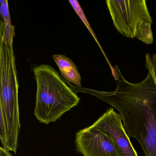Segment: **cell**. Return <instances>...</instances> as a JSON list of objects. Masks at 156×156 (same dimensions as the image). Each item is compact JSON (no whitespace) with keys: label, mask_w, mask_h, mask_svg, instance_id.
Instances as JSON below:
<instances>
[{"label":"cell","mask_w":156,"mask_h":156,"mask_svg":"<svg viewBox=\"0 0 156 156\" xmlns=\"http://www.w3.org/2000/svg\"><path fill=\"white\" fill-rule=\"evenodd\" d=\"M92 94L117 109L128 136L138 141L145 156H156V83L144 80Z\"/></svg>","instance_id":"6da1fadb"},{"label":"cell","mask_w":156,"mask_h":156,"mask_svg":"<svg viewBox=\"0 0 156 156\" xmlns=\"http://www.w3.org/2000/svg\"><path fill=\"white\" fill-rule=\"evenodd\" d=\"M69 2H70V4H71L73 8L74 9L76 12L77 13V15L80 17V19L82 20L83 22L84 23L85 25L86 26L87 28L88 29L89 31L92 34V35L94 36V38L96 40L97 42L98 43V41L97 40L96 37L95 35L94 34L92 29L90 27V25H89V23L87 22L86 18L83 12V11L82 10V9H81L78 2L77 1H75V0H69Z\"/></svg>","instance_id":"ba28073f"},{"label":"cell","mask_w":156,"mask_h":156,"mask_svg":"<svg viewBox=\"0 0 156 156\" xmlns=\"http://www.w3.org/2000/svg\"><path fill=\"white\" fill-rule=\"evenodd\" d=\"M0 156H12L9 151L4 147L0 148Z\"/></svg>","instance_id":"30bf717a"},{"label":"cell","mask_w":156,"mask_h":156,"mask_svg":"<svg viewBox=\"0 0 156 156\" xmlns=\"http://www.w3.org/2000/svg\"><path fill=\"white\" fill-rule=\"evenodd\" d=\"M108 9L118 31L134 39L145 23H152L145 0H107Z\"/></svg>","instance_id":"3957f363"},{"label":"cell","mask_w":156,"mask_h":156,"mask_svg":"<svg viewBox=\"0 0 156 156\" xmlns=\"http://www.w3.org/2000/svg\"><path fill=\"white\" fill-rule=\"evenodd\" d=\"M75 142L83 156H121L110 136L91 126L76 133Z\"/></svg>","instance_id":"277c9868"},{"label":"cell","mask_w":156,"mask_h":156,"mask_svg":"<svg viewBox=\"0 0 156 156\" xmlns=\"http://www.w3.org/2000/svg\"><path fill=\"white\" fill-rule=\"evenodd\" d=\"M52 57L64 78L69 83L81 87V76L73 62L70 58L62 55H54Z\"/></svg>","instance_id":"8992f818"},{"label":"cell","mask_w":156,"mask_h":156,"mask_svg":"<svg viewBox=\"0 0 156 156\" xmlns=\"http://www.w3.org/2000/svg\"><path fill=\"white\" fill-rule=\"evenodd\" d=\"M151 23H145L140 27L136 38L147 44H152L153 42V34Z\"/></svg>","instance_id":"52a82bcc"},{"label":"cell","mask_w":156,"mask_h":156,"mask_svg":"<svg viewBox=\"0 0 156 156\" xmlns=\"http://www.w3.org/2000/svg\"><path fill=\"white\" fill-rule=\"evenodd\" d=\"M37 83L34 115L41 123L49 124L59 119L78 105L80 98L49 65L34 68Z\"/></svg>","instance_id":"7a4b0ae2"},{"label":"cell","mask_w":156,"mask_h":156,"mask_svg":"<svg viewBox=\"0 0 156 156\" xmlns=\"http://www.w3.org/2000/svg\"><path fill=\"white\" fill-rule=\"evenodd\" d=\"M111 137L121 156H138L128 136L121 116L110 108L90 126Z\"/></svg>","instance_id":"5b68a950"},{"label":"cell","mask_w":156,"mask_h":156,"mask_svg":"<svg viewBox=\"0 0 156 156\" xmlns=\"http://www.w3.org/2000/svg\"><path fill=\"white\" fill-rule=\"evenodd\" d=\"M1 13L5 23V28L13 27L12 25L11 21L9 12V5L7 0H1Z\"/></svg>","instance_id":"9c48e42d"}]
</instances>
